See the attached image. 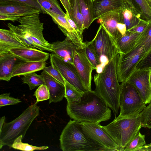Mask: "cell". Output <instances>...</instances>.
Returning a JSON list of instances; mask_svg holds the SVG:
<instances>
[{"instance_id": "obj_1", "label": "cell", "mask_w": 151, "mask_h": 151, "mask_svg": "<svg viewBox=\"0 0 151 151\" xmlns=\"http://www.w3.org/2000/svg\"><path fill=\"white\" fill-rule=\"evenodd\" d=\"M110 108L95 91L86 90L78 101L67 103L66 111L73 120L81 123L98 124L111 117Z\"/></svg>"}, {"instance_id": "obj_2", "label": "cell", "mask_w": 151, "mask_h": 151, "mask_svg": "<svg viewBox=\"0 0 151 151\" xmlns=\"http://www.w3.org/2000/svg\"><path fill=\"white\" fill-rule=\"evenodd\" d=\"M119 54L109 62L101 73L94 75L93 78L95 91L105 101L115 115L119 113L121 91V84L117 73Z\"/></svg>"}, {"instance_id": "obj_3", "label": "cell", "mask_w": 151, "mask_h": 151, "mask_svg": "<svg viewBox=\"0 0 151 151\" xmlns=\"http://www.w3.org/2000/svg\"><path fill=\"white\" fill-rule=\"evenodd\" d=\"M59 140L63 151H107L88 137L83 132L81 123L73 120H70L64 127Z\"/></svg>"}, {"instance_id": "obj_4", "label": "cell", "mask_w": 151, "mask_h": 151, "mask_svg": "<svg viewBox=\"0 0 151 151\" xmlns=\"http://www.w3.org/2000/svg\"><path fill=\"white\" fill-rule=\"evenodd\" d=\"M36 102L28 107L19 116L5 122L0 131V149L4 146L11 147L15 139L21 135L24 137L34 120L40 114V107Z\"/></svg>"}, {"instance_id": "obj_5", "label": "cell", "mask_w": 151, "mask_h": 151, "mask_svg": "<svg viewBox=\"0 0 151 151\" xmlns=\"http://www.w3.org/2000/svg\"><path fill=\"white\" fill-rule=\"evenodd\" d=\"M115 142L124 151V148L137 134L142 127L140 113L132 117L118 118L103 126Z\"/></svg>"}, {"instance_id": "obj_6", "label": "cell", "mask_w": 151, "mask_h": 151, "mask_svg": "<svg viewBox=\"0 0 151 151\" xmlns=\"http://www.w3.org/2000/svg\"><path fill=\"white\" fill-rule=\"evenodd\" d=\"M40 14L21 17L17 21L20 23L17 26L31 48L52 52V44L44 37L43 23L40 19Z\"/></svg>"}, {"instance_id": "obj_7", "label": "cell", "mask_w": 151, "mask_h": 151, "mask_svg": "<svg viewBox=\"0 0 151 151\" xmlns=\"http://www.w3.org/2000/svg\"><path fill=\"white\" fill-rule=\"evenodd\" d=\"M92 40L101 63L96 70L98 73L103 71L110 60L121 53L116 40L101 24Z\"/></svg>"}, {"instance_id": "obj_8", "label": "cell", "mask_w": 151, "mask_h": 151, "mask_svg": "<svg viewBox=\"0 0 151 151\" xmlns=\"http://www.w3.org/2000/svg\"><path fill=\"white\" fill-rule=\"evenodd\" d=\"M135 88L126 81L121 84L120 113L118 118L136 116L146 106Z\"/></svg>"}, {"instance_id": "obj_9", "label": "cell", "mask_w": 151, "mask_h": 151, "mask_svg": "<svg viewBox=\"0 0 151 151\" xmlns=\"http://www.w3.org/2000/svg\"><path fill=\"white\" fill-rule=\"evenodd\" d=\"M146 54L143 47L135 45L126 54L119 53L117 65V73L118 81L123 83L127 81L139 61Z\"/></svg>"}, {"instance_id": "obj_10", "label": "cell", "mask_w": 151, "mask_h": 151, "mask_svg": "<svg viewBox=\"0 0 151 151\" xmlns=\"http://www.w3.org/2000/svg\"><path fill=\"white\" fill-rule=\"evenodd\" d=\"M81 123L85 134L107 151H123L100 123Z\"/></svg>"}, {"instance_id": "obj_11", "label": "cell", "mask_w": 151, "mask_h": 151, "mask_svg": "<svg viewBox=\"0 0 151 151\" xmlns=\"http://www.w3.org/2000/svg\"><path fill=\"white\" fill-rule=\"evenodd\" d=\"M50 60L51 64L59 71L65 80L82 93L86 91L73 64L52 53L50 54Z\"/></svg>"}, {"instance_id": "obj_12", "label": "cell", "mask_w": 151, "mask_h": 151, "mask_svg": "<svg viewBox=\"0 0 151 151\" xmlns=\"http://www.w3.org/2000/svg\"><path fill=\"white\" fill-rule=\"evenodd\" d=\"M73 64L86 90H91L92 73L94 68L87 56L85 47H78L76 50Z\"/></svg>"}, {"instance_id": "obj_13", "label": "cell", "mask_w": 151, "mask_h": 151, "mask_svg": "<svg viewBox=\"0 0 151 151\" xmlns=\"http://www.w3.org/2000/svg\"><path fill=\"white\" fill-rule=\"evenodd\" d=\"M150 71V68L142 70L135 69L126 81L135 88L146 104H149L151 101Z\"/></svg>"}, {"instance_id": "obj_14", "label": "cell", "mask_w": 151, "mask_h": 151, "mask_svg": "<svg viewBox=\"0 0 151 151\" xmlns=\"http://www.w3.org/2000/svg\"><path fill=\"white\" fill-rule=\"evenodd\" d=\"M51 44L52 53L64 60L73 64L76 51L79 47L67 37L63 41H57Z\"/></svg>"}, {"instance_id": "obj_15", "label": "cell", "mask_w": 151, "mask_h": 151, "mask_svg": "<svg viewBox=\"0 0 151 151\" xmlns=\"http://www.w3.org/2000/svg\"><path fill=\"white\" fill-rule=\"evenodd\" d=\"M0 13L10 14L21 17L42 13L39 9L18 2H0Z\"/></svg>"}, {"instance_id": "obj_16", "label": "cell", "mask_w": 151, "mask_h": 151, "mask_svg": "<svg viewBox=\"0 0 151 151\" xmlns=\"http://www.w3.org/2000/svg\"><path fill=\"white\" fill-rule=\"evenodd\" d=\"M24 61L10 52L0 55V80L9 81L15 68Z\"/></svg>"}, {"instance_id": "obj_17", "label": "cell", "mask_w": 151, "mask_h": 151, "mask_svg": "<svg viewBox=\"0 0 151 151\" xmlns=\"http://www.w3.org/2000/svg\"><path fill=\"white\" fill-rule=\"evenodd\" d=\"M41 74L42 76L45 84L48 88L50 94L49 104L60 102L65 97L64 85L53 78L43 70Z\"/></svg>"}, {"instance_id": "obj_18", "label": "cell", "mask_w": 151, "mask_h": 151, "mask_svg": "<svg viewBox=\"0 0 151 151\" xmlns=\"http://www.w3.org/2000/svg\"><path fill=\"white\" fill-rule=\"evenodd\" d=\"M9 52L14 55L26 62L46 61L50 54L36 48H15Z\"/></svg>"}, {"instance_id": "obj_19", "label": "cell", "mask_w": 151, "mask_h": 151, "mask_svg": "<svg viewBox=\"0 0 151 151\" xmlns=\"http://www.w3.org/2000/svg\"><path fill=\"white\" fill-rule=\"evenodd\" d=\"M121 9L107 12L101 16L98 19V22L104 26L115 40L122 36L117 28L118 23L121 22Z\"/></svg>"}, {"instance_id": "obj_20", "label": "cell", "mask_w": 151, "mask_h": 151, "mask_svg": "<svg viewBox=\"0 0 151 151\" xmlns=\"http://www.w3.org/2000/svg\"><path fill=\"white\" fill-rule=\"evenodd\" d=\"M93 20L98 19L104 14L114 10L122 9L124 0H93Z\"/></svg>"}, {"instance_id": "obj_21", "label": "cell", "mask_w": 151, "mask_h": 151, "mask_svg": "<svg viewBox=\"0 0 151 151\" xmlns=\"http://www.w3.org/2000/svg\"><path fill=\"white\" fill-rule=\"evenodd\" d=\"M27 47L9 29H0V55L9 52L12 49Z\"/></svg>"}, {"instance_id": "obj_22", "label": "cell", "mask_w": 151, "mask_h": 151, "mask_svg": "<svg viewBox=\"0 0 151 151\" xmlns=\"http://www.w3.org/2000/svg\"><path fill=\"white\" fill-rule=\"evenodd\" d=\"M124 6L138 18L146 21L151 20V8L146 0H124Z\"/></svg>"}, {"instance_id": "obj_23", "label": "cell", "mask_w": 151, "mask_h": 151, "mask_svg": "<svg viewBox=\"0 0 151 151\" xmlns=\"http://www.w3.org/2000/svg\"><path fill=\"white\" fill-rule=\"evenodd\" d=\"M46 61H24L18 64L14 68L12 78L16 76H24L31 73L43 70L46 66Z\"/></svg>"}, {"instance_id": "obj_24", "label": "cell", "mask_w": 151, "mask_h": 151, "mask_svg": "<svg viewBox=\"0 0 151 151\" xmlns=\"http://www.w3.org/2000/svg\"><path fill=\"white\" fill-rule=\"evenodd\" d=\"M140 34L127 31L125 35L117 38L116 41L120 53L126 54L131 50Z\"/></svg>"}, {"instance_id": "obj_25", "label": "cell", "mask_w": 151, "mask_h": 151, "mask_svg": "<svg viewBox=\"0 0 151 151\" xmlns=\"http://www.w3.org/2000/svg\"><path fill=\"white\" fill-rule=\"evenodd\" d=\"M80 11L83 22L84 29H88L93 22V9L92 0H78Z\"/></svg>"}, {"instance_id": "obj_26", "label": "cell", "mask_w": 151, "mask_h": 151, "mask_svg": "<svg viewBox=\"0 0 151 151\" xmlns=\"http://www.w3.org/2000/svg\"><path fill=\"white\" fill-rule=\"evenodd\" d=\"M141 19L136 16L132 12L124 5L120 12L121 22L124 24L127 31L137 25Z\"/></svg>"}, {"instance_id": "obj_27", "label": "cell", "mask_w": 151, "mask_h": 151, "mask_svg": "<svg viewBox=\"0 0 151 151\" xmlns=\"http://www.w3.org/2000/svg\"><path fill=\"white\" fill-rule=\"evenodd\" d=\"M135 45L143 47L146 53L151 48V20L149 21L145 29L137 38Z\"/></svg>"}, {"instance_id": "obj_28", "label": "cell", "mask_w": 151, "mask_h": 151, "mask_svg": "<svg viewBox=\"0 0 151 151\" xmlns=\"http://www.w3.org/2000/svg\"><path fill=\"white\" fill-rule=\"evenodd\" d=\"M21 79L23 83H25L28 85L30 90L42 84H45L44 80L42 75H38L35 72L23 76L21 78Z\"/></svg>"}, {"instance_id": "obj_29", "label": "cell", "mask_w": 151, "mask_h": 151, "mask_svg": "<svg viewBox=\"0 0 151 151\" xmlns=\"http://www.w3.org/2000/svg\"><path fill=\"white\" fill-rule=\"evenodd\" d=\"M72 12V19L76 23L81 33L83 35L84 29L83 16L81 13L78 0L70 1Z\"/></svg>"}, {"instance_id": "obj_30", "label": "cell", "mask_w": 151, "mask_h": 151, "mask_svg": "<svg viewBox=\"0 0 151 151\" xmlns=\"http://www.w3.org/2000/svg\"><path fill=\"white\" fill-rule=\"evenodd\" d=\"M65 97L68 104H71L78 101L82 96V93L65 79Z\"/></svg>"}, {"instance_id": "obj_31", "label": "cell", "mask_w": 151, "mask_h": 151, "mask_svg": "<svg viewBox=\"0 0 151 151\" xmlns=\"http://www.w3.org/2000/svg\"><path fill=\"white\" fill-rule=\"evenodd\" d=\"M85 51L87 56L92 64L94 70H96L100 65L101 63L94 47L93 41L85 42Z\"/></svg>"}, {"instance_id": "obj_32", "label": "cell", "mask_w": 151, "mask_h": 151, "mask_svg": "<svg viewBox=\"0 0 151 151\" xmlns=\"http://www.w3.org/2000/svg\"><path fill=\"white\" fill-rule=\"evenodd\" d=\"M45 12L49 11L65 16V13L61 9L57 0H37Z\"/></svg>"}, {"instance_id": "obj_33", "label": "cell", "mask_w": 151, "mask_h": 151, "mask_svg": "<svg viewBox=\"0 0 151 151\" xmlns=\"http://www.w3.org/2000/svg\"><path fill=\"white\" fill-rule=\"evenodd\" d=\"M23 139L22 135L19 136L14 141L11 147L15 149L25 151L45 150L49 148L47 146H37L30 145L27 143H23L22 142Z\"/></svg>"}, {"instance_id": "obj_34", "label": "cell", "mask_w": 151, "mask_h": 151, "mask_svg": "<svg viewBox=\"0 0 151 151\" xmlns=\"http://www.w3.org/2000/svg\"><path fill=\"white\" fill-rule=\"evenodd\" d=\"M145 135L140 132L124 148V151H137L139 148L146 144Z\"/></svg>"}, {"instance_id": "obj_35", "label": "cell", "mask_w": 151, "mask_h": 151, "mask_svg": "<svg viewBox=\"0 0 151 151\" xmlns=\"http://www.w3.org/2000/svg\"><path fill=\"white\" fill-rule=\"evenodd\" d=\"M33 95L36 97L37 102L49 99L50 97L49 90L45 84L39 86Z\"/></svg>"}, {"instance_id": "obj_36", "label": "cell", "mask_w": 151, "mask_h": 151, "mask_svg": "<svg viewBox=\"0 0 151 151\" xmlns=\"http://www.w3.org/2000/svg\"><path fill=\"white\" fill-rule=\"evenodd\" d=\"M142 127L151 129V101L140 113Z\"/></svg>"}, {"instance_id": "obj_37", "label": "cell", "mask_w": 151, "mask_h": 151, "mask_svg": "<svg viewBox=\"0 0 151 151\" xmlns=\"http://www.w3.org/2000/svg\"><path fill=\"white\" fill-rule=\"evenodd\" d=\"M10 93L2 94L0 95V107L5 106L15 105L22 101L18 98H15L10 96Z\"/></svg>"}, {"instance_id": "obj_38", "label": "cell", "mask_w": 151, "mask_h": 151, "mask_svg": "<svg viewBox=\"0 0 151 151\" xmlns=\"http://www.w3.org/2000/svg\"><path fill=\"white\" fill-rule=\"evenodd\" d=\"M43 70L49 74L56 80L64 85L65 79L59 71L52 64L48 66H46Z\"/></svg>"}, {"instance_id": "obj_39", "label": "cell", "mask_w": 151, "mask_h": 151, "mask_svg": "<svg viewBox=\"0 0 151 151\" xmlns=\"http://www.w3.org/2000/svg\"><path fill=\"white\" fill-rule=\"evenodd\" d=\"M151 66V48L146 53L137 64L136 70L149 68Z\"/></svg>"}, {"instance_id": "obj_40", "label": "cell", "mask_w": 151, "mask_h": 151, "mask_svg": "<svg viewBox=\"0 0 151 151\" xmlns=\"http://www.w3.org/2000/svg\"><path fill=\"white\" fill-rule=\"evenodd\" d=\"M9 1H16L23 3L36 8L41 11L42 13L45 14L43 9L37 0H0V2Z\"/></svg>"}, {"instance_id": "obj_41", "label": "cell", "mask_w": 151, "mask_h": 151, "mask_svg": "<svg viewBox=\"0 0 151 151\" xmlns=\"http://www.w3.org/2000/svg\"><path fill=\"white\" fill-rule=\"evenodd\" d=\"M149 21L141 20L138 24L127 31L141 33L144 31L147 26Z\"/></svg>"}, {"instance_id": "obj_42", "label": "cell", "mask_w": 151, "mask_h": 151, "mask_svg": "<svg viewBox=\"0 0 151 151\" xmlns=\"http://www.w3.org/2000/svg\"><path fill=\"white\" fill-rule=\"evenodd\" d=\"M21 17L10 14L0 13V19L3 20H10L13 22L18 21Z\"/></svg>"}, {"instance_id": "obj_43", "label": "cell", "mask_w": 151, "mask_h": 151, "mask_svg": "<svg viewBox=\"0 0 151 151\" xmlns=\"http://www.w3.org/2000/svg\"><path fill=\"white\" fill-rule=\"evenodd\" d=\"M68 14L71 19L72 18V12L71 7L69 0H60Z\"/></svg>"}, {"instance_id": "obj_44", "label": "cell", "mask_w": 151, "mask_h": 151, "mask_svg": "<svg viewBox=\"0 0 151 151\" xmlns=\"http://www.w3.org/2000/svg\"><path fill=\"white\" fill-rule=\"evenodd\" d=\"M117 28L119 32L122 36L125 35L127 28L124 24L120 22L118 23L117 24Z\"/></svg>"}, {"instance_id": "obj_45", "label": "cell", "mask_w": 151, "mask_h": 151, "mask_svg": "<svg viewBox=\"0 0 151 151\" xmlns=\"http://www.w3.org/2000/svg\"><path fill=\"white\" fill-rule=\"evenodd\" d=\"M137 151H151V145L145 144L138 148Z\"/></svg>"}, {"instance_id": "obj_46", "label": "cell", "mask_w": 151, "mask_h": 151, "mask_svg": "<svg viewBox=\"0 0 151 151\" xmlns=\"http://www.w3.org/2000/svg\"><path fill=\"white\" fill-rule=\"evenodd\" d=\"M5 116H4L1 117L0 119V131H1L2 127L5 123Z\"/></svg>"}, {"instance_id": "obj_47", "label": "cell", "mask_w": 151, "mask_h": 151, "mask_svg": "<svg viewBox=\"0 0 151 151\" xmlns=\"http://www.w3.org/2000/svg\"><path fill=\"white\" fill-rule=\"evenodd\" d=\"M146 1L151 8V0H146Z\"/></svg>"}, {"instance_id": "obj_48", "label": "cell", "mask_w": 151, "mask_h": 151, "mask_svg": "<svg viewBox=\"0 0 151 151\" xmlns=\"http://www.w3.org/2000/svg\"><path fill=\"white\" fill-rule=\"evenodd\" d=\"M149 80L150 83L151 87V70H150V71Z\"/></svg>"}, {"instance_id": "obj_49", "label": "cell", "mask_w": 151, "mask_h": 151, "mask_svg": "<svg viewBox=\"0 0 151 151\" xmlns=\"http://www.w3.org/2000/svg\"><path fill=\"white\" fill-rule=\"evenodd\" d=\"M148 145H151V143L148 144H147Z\"/></svg>"}, {"instance_id": "obj_50", "label": "cell", "mask_w": 151, "mask_h": 151, "mask_svg": "<svg viewBox=\"0 0 151 151\" xmlns=\"http://www.w3.org/2000/svg\"><path fill=\"white\" fill-rule=\"evenodd\" d=\"M150 69L151 70V66L150 67Z\"/></svg>"}, {"instance_id": "obj_51", "label": "cell", "mask_w": 151, "mask_h": 151, "mask_svg": "<svg viewBox=\"0 0 151 151\" xmlns=\"http://www.w3.org/2000/svg\"><path fill=\"white\" fill-rule=\"evenodd\" d=\"M70 0H69V2H70Z\"/></svg>"}, {"instance_id": "obj_52", "label": "cell", "mask_w": 151, "mask_h": 151, "mask_svg": "<svg viewBox=\"0 0 151 151\" xmlns=\"http://www.w3.org/2000/svg\"></svg>"}]
</instances>
